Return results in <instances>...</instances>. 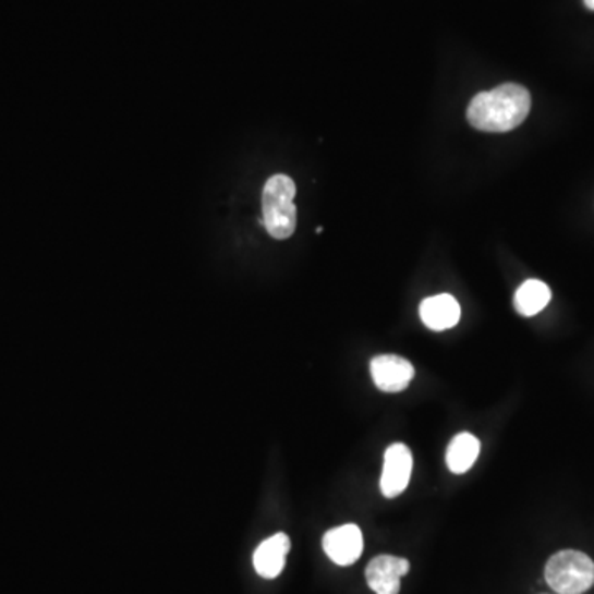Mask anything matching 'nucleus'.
I'll list each match as a JSON object with an SVG mask.
<instances>
[{
	"instance_id": "10",
	"label": "nucleus",
	"mask_w": 594,
	"mask_h": 594,
	"mask_svg": "<svg viewBox=\"0 0 594 594\" xmlns=\"http://www.w3.org/2000/svg\"><path fill=\"white\" fill-rule=\"evenodd\" d=\"M551 291L541 279H529L517 289L513 306L523 317L537 316L550 303Z\"/></svg>"
},
{
	"instance_id": "12",
	"label": "nucleus",
	"mask_w": 594,
	"mask_h": 594,
	"mask_svg": "<svg viewBox=\"0 0 594 594\" xmlns=\"http://www.w3.org/2000/svg\"><path fill=\"white\" fill-rule=\"evenodd\" d=\"M584 5H586L590 11H594V0H583Z\"/></svg>"
},
{
	"instance_id": "9",
	"label": "nucleus",
	"mask_w": 594,
	"mask_h": 594,
	"mask_svg": "<svg viewBox=\"0 0 594 594\" xmlns=\"http://www.w3.org/2000/svg\"><path fill=\"white\" fill-rule=\"evenodd\" d=\"M420 317L428 329L435 332L451 329L461 319V306L454 295L438 294L423 301Z\"/></svg>"
},
{
	"instance_id": "5",
	"label": "nucleus",
	"mask_w": 594,
	"mask_h": 594,
	"mask_svg": "<svg viewBox=\"0 0 594 594\" xmlns=\"http://www.w3.org/2000/svg\"><path fill=\"white\" fill-rule=\"evenodd\" d=\"M323 547L334 563L339 567H349L355 563L364 551V535L362 530L353 523L337 526L324 535Z\"/></svg>"
},
{
	"instance_id": "6",
	"label": "nucleus",
	"mask_w": 594,
	"mask_h": 594,
	"mask_svg": "<svg viewBox=\"0 0 594 594\" xmlns=\"http://www.w3.org/2000/svg\"><path fill=\"white\" fill-rule=\"evenodd\" d=\"M371 374L381 391L398 393L410 387L414 368L403 356L378 355L371 362Z\"/></svg>"
},
{
	"instance_id": "11",
	"label": "nucleus",
	"mask_w": 594,
	"mask_h": 594,
	"mask_svg": "<svg viewBox=\"0 0 594 594\" xmlns=\"http://www.w3.org/2000/svg\"><path fill=\"white\" fill-rule=\"evenodd\" d=\"M481 441L471 433H459L449 443L446 451V464L452 474H464L480 458Z\"/></svg>"
},
{
	"instance_id": "3",
	"label": "nucleus",
	"mask_w": 594,
	"mask_h": 594,
	"mask_svg": "<svg viewBox=\"0 0 594 594\" xmlns=\"http://www.w3.org/2000/svg\"><path fill=\"white\" fill-rule=\"evenodd\" d=\"M545 580L558 594L586 593L594 584V561L581 551H558L545 567Z\"/></svg>"
},
{
	"instance_id": "7",
	"label": "nucleus",
	"mask_w": 594,
	"mask_h": 594,
	"mask_svg": "<svg viewBox=\"0 0 594 594\" xmlns=\"http://www.w3.org/2000/svg\"><path fill=\"white\" fill-rule=\"evenodd\" d=\"M410 571L407 558L380 555L375 557L367 567V583L377 594L400 593V580Z\"/></svg>"
},
{
	"instance_id": "1",
	"label": "nucleus",
	"mask_w": 594,
	"mask_h": 594,
	"mask_svg": "<svg viewBox=\"0 0 594 594\" xmlns=\"http://www.w3.org/2000/svg\"><path fill=\"white\" fill-rule=\"evenodd\" d=\"M532 108L529 89L506 83L472 98L468 121L483 133H509L525 121Z\"/></svg>"
},
{
	"instance_id": "4",
	"label": "nucleus",
	"mask_w": 594,
	"mask_h": 594,
	"mask_svg": "<svg viewBox=\"0 0 594 594\" xmlns=\"http://www.w3.org/2000/svg\"><path fill=\"white\" fill-rule=\"evenodd\" d=\"M413 471V456L407 445H391L385 451L384 472H381L380 490L387 499H395L404 493Z\"/></svg>"
},
{
	"instance_id": "2",
	"label": "nucleus",
	"mask_w": 594,
	"mask_h": 594,
	"mask_svg": "<svg viewBox=\"0 0 594 594\" xmlns=\"http://www.w3.org/2000/svg\"><path fill=\"white\" fill-rule=\"evenodd\" d=\"M295 184L291 177L276 173L263 189V223L275 240L291 237L298 223Z\"/></svg>"
},
{
	"instance_id": "8",
	"label": "nucleus",
	"mask_w": 594,
	"mask_h": 594,
	"mask_svg": "<svg viewBox=\"0 0 594 594\" xmlns=\"http://www.w3.org/2000/svg\"><path fill=\"white\" fill-rule=\"evenodd\" d=\"M291 550V538L286 533H276L266 538L253 555L256 573L266 580H275L286 567V558Z\"/></svg>"
}]
</instances>
